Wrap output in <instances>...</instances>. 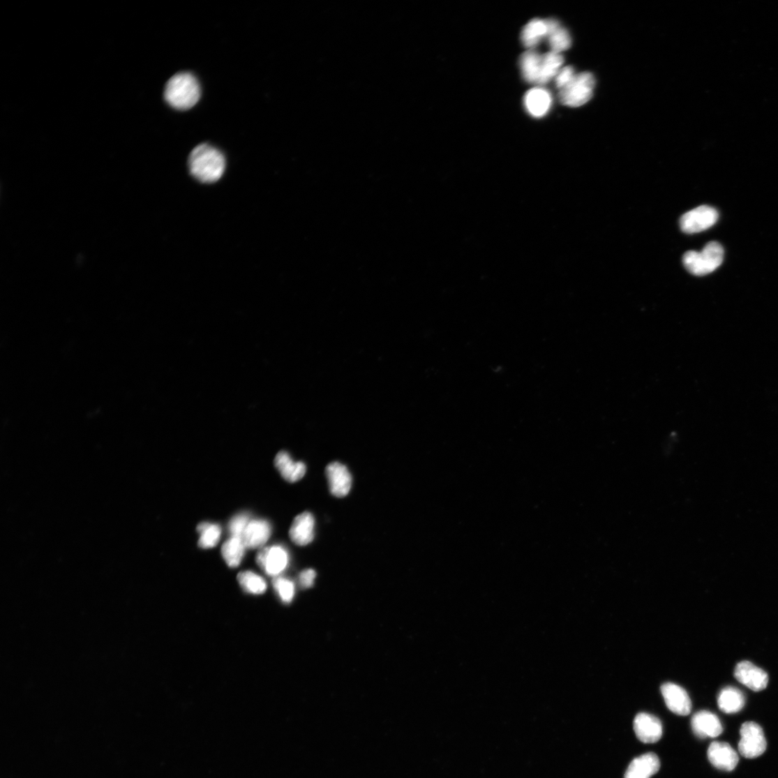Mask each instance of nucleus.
Here are the masks:
<instances>
[{
	"label": "nucleus",
	"instance_id": "f257e3e1",
	"mask_svg": "<svg viewBox=\"0 0 778 778\" xmlns=\"http://www.w3.org/2000/svg\"><path fill=\"white\" fill-rule=\"evenodd\" d=\"M188 165L190 174L196 180L203 184H214L224 174L226 160L220 150L203 144L191 151Z\"/></svg>",
	"mask_w": 778,
	"mask_h": 778
},
{
	"label": "nucleus",
	"instance_id": "f03ea898",
	"mask_svg": "<svg viewBox=\"0 0 778 778\" xmlns=\"http://www.w3.org/2000/svg\"><path fill=\"white\" fill-rule=\"evenodd\" d=\"M201 86L196 77L188 73L176 74L167 82L165 98L177 110H186L193 107L201 98Z\"/></svg>",
	"mask_w": 778,
	"mask_h": 778
},
{
	"label": "nucleus",
	"instance_id": "7ed1b4c3",
	"mask_svg": "<svg viewBox=\"0 0 778 778\" xmlns=\"http://www.w3.org/2000/svg\"><path fill=\"white\" fill-rule=\"evenodd\" d=\"M724 251L717 241H711L701 252L688 251L683 256L685 269L697 276L715 271L723 262Z\"/></svg>",
	"mask_w": 778,
	"mask_h": 778
},
{
	"label": "nucleus",
	"instance_id": "20e7f679",
	"mask_svg": "<svg viewBox=\"0 0 778 778\" xmlns=\"http://www.w3.org/2000/svg\"><path fill=\"white\" fill-rule=\"evenodd\" d=\"M594 87L595 79L592 74H578L569 84L560 91V100L569 107H581L591 100Z\"/></svg>",
	"mask_w": 778,
	"mask_h": 778
},
{
	"label": "nucleus",
	"instance_id": "39448f33",
	"mask_svg": "<svg viewBox=\"0 0 778 778\" xmlns=\"http://www.w3.org/2000/svg\"><path fill=\"white\" fill-rule=\"evenodd\" d=\"M739 751L743 757L753 759L760 757L766 750L767 742L760 725L753 721L742 724Z\"/></svg>",
	"mask_w": 778,
	"mask_h": 778
},
{
	"label": "nucleus",
	"instance_id": "423d86ee",
	"mask_svg": "<svg viewBox=\"0 0 778 778\" xmlns=\"http://www.w3.org/2000/svg\"><path fill=\"white\" fill-rule=\"evenodd\" d=\"M719 219L717 209L709 206H701L685 214L680 218L682 232L696 234L713 227Z\"/></svg>",
	"mask_w": 778,
	"mask_h": 778
},
{
	"label": "nucleus",
	"instance_id": "0eeeda50",
	"mask_svg": "<svg viewBox=\"0 0 778 778\" xmlns=\"http://www.w3.org/2000/svg\"><path fill=\"white\" fill-rule=\"evenodd\" d=\"M256 561L267 574L276 577L286 569L288 553L280 546L266 547L258 552Z\"/></svg>",
	"mask_w": 778,
	"mask_h": 778
},
{
	"label": "nucleus",
	"instance_id": "6e6552de",
	"mask_svg": "<svg viewBox=\"0 0 778 778\" xmlns=\"http://www.w3.org/2000/svg\"><path fill=\"white\" fill-rule=\"evenodd\" d=\"M661 692L666 706L672 712L679 716L691 714V701L682 687L671 682L664 683L661 687Z\"/></svg>",
	"mask_w": 778,
	"mask_h": 778
},
{
	"label": "nucleus",
	"instance_id": "1a4fd4ad",
	"mask_svg": "<svg viewBox=\"0 0 778 778\" xmlns=\"http://www.w3.org/2000/svg\"><path fill=\"white\" fill-rule=\"evenodd\" d=\"M329 491L332 495L344 498L352 486V477L347 467L338 462L329 463L325 470Z\"/></svg>",
	"mask_w": 778,
	"mask_h": 778
},
{
	"label": "nucleus",
	"instance_id": "9d476101",
	"mask_svg": "<svg viewBox=\"0 0 778 778\" xmlns=\"http://www.w3.org/2000/svg\"><path fill=\"white\" fill-rule=\"evenodd\" d=\"M735 677L740 683L755 692L764 690L769 680L764 671L748 661H741L736 666Z\"/></svg>",
	"mask_w": 778,
	"mask_h": 778
},
{
	"label": "nucleus",
	"instance_id": "9b49d317",
	"mask_svg": "<svg viewBox=\"0 0 778 778\" xmlns=\"http://www.w3.org/2000/svg\"><path fill=\"white\" fill-rule=\"evenodd\" d=\"M634 729L637 738L643 743H656L662 737L663 729L660 720L648 713H640L636 717Z\"/></svg>",
	"mask_w": 778,
	"mask_h": 778
},
{
	"label": "nucleus",
	"instance_id": "f8f14e48",
	"mask_svg": "<svg viewBox=\"0 0 778 778\" xmlns=\"http://www.w3.org/2000/svg\"><path fill=\"white\" fill-rule=\"evenodd\" d=\"M708 758L715 768L724 771L735 770L739 763L738 754L728 743L715 742L708 750Z\"/></svg>",
	"mask_w": 778,
	"mask_h": 778
},
{
	"label": "nucleus",
	"instance_id": "ddd939ff",
	"mask_svg": "<svg viewBox=\"0 0 778 778\" xmlns=\"http://www.w3.org/2000/svg\"><path fill=\"white\" fill-rule=\"evenodd\" d=\"M552 103L551 93L542 87L531 89L524 97V105L527 112L536 119L545 117L548 113Z\"/></svg>",
	"mask_w": 778,
	"mask_h": 778
},
{
	"label": "nucleus",
	"instance_id": "4468645a",
	"mask_svg": "<svg viewBox=\"0 0 778 778\" xmlns=\"http://www.w3.org/2000/svg\"><path fill=\"white\" fill-rule=\"evenodd\" d=\"M691 725L695 735L701 738H715L721 735L723 726L717 715L707 710L694 715Z\"/></svg>",
	"mask_w": 778,
	"mask_h": 778
},
{
	"label": "nucleus",
	"instance_id": "2eb2a0df",
	"mask_svg": "<svg viewBox=\"0 0 778 778\" xmlns=\"http://www.w3.org/2000/svg\"><path fill=\"white\" fill-rule=\"evenodd\" d=\"M315 520L313 514L305 512L299 515L294 520L289 531L292 541L298 546H304L313 542L315 538Z\"/></svg>",
	"mask_w": 778,
	"mask_h": 778
},
{
	"label": "nucleus",
	"instance_id": "dca6fc26",
	"mask_svg": "<svg viewBox=\"0 0 778 778\" xmlns=\"http://www.w3.org/2000/svg\"><path fill=\"white\" fill-rule=\"evenodd\" d=\"M271 535V527L269 522L254 520L249 522L241 539L246 548L253 549L262 547Z\"/></svg>",
	"mask_w": 778,
	"mask_h": 778
},
{
	"label": "nucleus",
	"instance_id": "f3484780",
	"mask_svg": "<svg viewBox=\"0 0 778 778\" xmlns=\"http://www.w3.org/2000/svg\"><path fill=\"white\" fill-rule=\"evenodd\" d=\"M660 768L659 759L654 753L644 754L634 759L626 771L624 778H650Z\"/></svg>",
	"mask_w": 778,
	"mask_h": 778
},
{
	"label": "nucleus",
	"instance_id": "a211bd4d",
	"mask_svg": "<svg viewBox=\"0 0 778 778\" xmlns=\"http://www.w3.org/2000/svg\"><path fill=\"white\" fill-rule=\"evenodd\" d=\"M275 465L283 478L291 483L301 480L306 471L304 463L294 461L290 455L285 451H280L277 454Z\"/></svg>",
	"mask_w": 778,
	"mask_h": 778
},
{
	"label": "nucleus",
	"instance_id": "6ab92c4d",
	"mask_svg": "<svg viewBox=\"0 0 778 778\" xmlns=\"http://www.w3.org/2000/svg\"><path fill=\"white\" fill-rule=\"evenodd\" d=\"M548 24L547 40L551 52L561 54L571 46V38L569 31L562 27L558 20H546Z\"/></svg>",
	"mask_w": 778,
	"mask_h": 778
},
{
	"label": "nucleus",
	"instance_id": "aec40b11",
	"mask_svg": "<svg viewBox=\"0 0 778 778\" xmlns=\"http://www.w3.org/2000/svg\"><path fill=\"white\" fill-rule=\"evenodd\" d=\"M548 32L546 20L535 18L529 22L521 32V41L523 46L532 50L541 41L547 38Z\"/></svg>",
	"mask_w": 778,
	"mask_h": 778
},
{
	"label": "nucleus",
	"instance_id": "412c9836",
	"mask_svg": "<svg viewBox=\"0 0 778 778\" xmlns=\"http://www.w3.org/2000/svg\"><path fill=\"white\" fill-rule=\"evenodd\" d=\"M543 56L534 50H528L520 58V68L524 80L530 84H539Z\"/></svg>",
	"mask_w": 778,
	"mask_h": 778
},
{
	"label": "nucleus",
	"instance_id": "4be33fe9",
	"mask_svg": "<svg viewBox=\"0 0 778 778\" xmlns=\"http://www.w3.org/2000/svg\"><path fill=\"white\" fill-rule=\"evenodd\" d=\"M745 698L739 689L727 687L723 689L718 697V705L726 714H736L744 708Z\"/></svg>",
	"mask_w": 778,
	"mask_h": 778
},
{
	"label": "nucleus",
	"instance_id": "5701e85b",
	"mask_svg": "<svg viewBox=\"0 0 778 778\" xmlns=\"http://www.w3.org/2000/svg\"><path fill=\"white\" fill-rule=\"evenodd\" d=\"M564 59L561 54L550 52L542 57L539 85L546 84L558 75Z\"/></svg>",
	"mask_w": 778,
	"mask_h": 778
},
{
	"label": "nucleus",
	"instance_id": "b1692460",
	"mask_svg": "<svg viewBox=\"0 0 778 778\" xmlns=\"http://www.w3.org/2000/svg\"><path fill=\"white\" fill-rule=\"evenodd\" d=\"M246 548L241 538L232 537L222 546V557L230 567L236 568L242 561Z\"/></svg>",
	"mask_w": 778,
	"mask_h": 778
},
{
	"label": "nucleus",
	"instance_id": "393cba45",
	"mask_svg": "<svg viewBox=\"0 0 778 778\" xmlns=\"http://www.w3.org/2000/svg\"><path fill=\"white\" fill-rule=\"evenodd\" d=\"M197 530L201 535L198 540L200 548H211L218 544L221 535L220 525L204 522L197 525Z\"/></svg>",
	"mask_w": 778,
	"mask_h": 778
},
{
	"label": "nucleus",
	"instance_id": "a878e982",
	"mask_svg": "<svg viewBox=\"0 0 778 778\" xmlns=\"http://www.w3.org/2000/svg\"><path fill=\"white\" fill-rule=\"evenodd\" d=\"M237 580L242 589L248 593L261 594L265 592L266 581L262 576L251 571L240 572Z\"/></svg>",
	"mask_w": 778,
	"mask_h": 778
},
{
	"label": "nucleus",
	"instance_id": "bb28decb",
	"mask_svg": "<svg viewBox=\"0 0 778 778\" xmlns=\"http://www.w3.org/2000/svg\"><path fill=\"white\" fill-rule=\"evenodd\" d=\"M273 585L284 604H287L292 601L295 594V586L292 581L284 577L276 576Z\"/></svg>",
	"mask_w": 778,
	"mask_h": 778
},
{
	"label": "nucleus",
	"instance_id": "cd10ccee",
	"mask_svg": "<svg viewBox=\"0 0 778 778\" xmlns=\"http://www.w3.org/2000/svg\"><path fill=\"white\" fill-rule=\"evenodd\" d=\"M249 522V516L247 514L234 516L229 524V530L232 537L241 538Z\"/></svg>",
	"mask_w": 778,
	"mask_h": 778
},
{
	"label": "nucleus",
	"instance_id": "c85d7f7f",
	"mask_svg": "<svg viewBox=\"0 0 778 778\" xmlns=\"http://www.w3.org/2000/svg\"><path fill=\"white\" fill-rule=\"evenodd\" d=\"M576 75L575 74L574 69L572 66H567L562 68L557 76H555V84L560 91L562 90L574 80Z\"/></svg>",
	"mask_w": 778,
	"mask_h": 778
},
{
	"label": "nucleus",
	"instance_id": "c756f323",
	"mask_svg": "<svg viewBox=\"0 0 778 778\" xmlns=\"http://www.w3.org/2000/svg\"><path fill=\"white\" fill-rule=\"evenodd\" d=\"M316 572L313 569L303 571L299 575V584L303 588H309L313 585L316 578Z\"/></svg>",
	"mask_w": 778,
	"mask_h": 778
}]
</instances>
